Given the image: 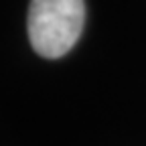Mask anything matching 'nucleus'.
Instances as JSON below:
<instances>
[{"mask_svg":"<svg viewBox=\"0 0 146 146\" xmlns=\"http://www.w3.org/2000/svg\"><path fill=\"white\" fill-rule=\"evenodd\" d=\"M85 25L83 0H31L29 41L45 59H59L73 49Z\"/></svg>","mask_w":146,"mask_h":146,"instance_id":"nucleus-1","label":"nucleus"}]
</instances>
